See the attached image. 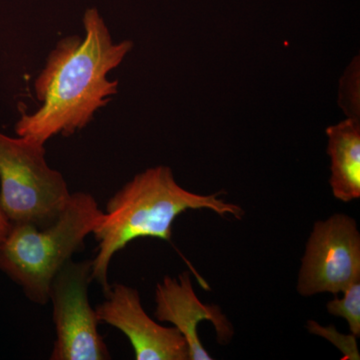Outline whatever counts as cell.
<instances>
[{
  "label": "cell",
  "mask_w": 360,
  "mask_h": 360,
  "mask_svg": "<svg viewBox=\"0 0 360 360\" xmlns=\"http://www.w3.org/2000/svg\"><path fill=\"white\" fill-rule=\"evenodd\" d=\"M340 105L347 113V117L360 120L359 58L352 61L341 78Z\"/></svg>",
  "instance_id": "obj_11"
},
{
  "label": "cell",
  "mask_w": 360,
  "mask_h": 360,
  "mask_svg": "<svg viewBox=\"0 0 360 360\" xmlns=\"http://www.w3.org/2000/svg\"><path fill=\"white\" fill-rule=\"evenodd\" d=\"M219 193L202 195L186 191L174 179L172 168L158 165L135 175L108 200L92 234L97 243L91 260L92 279L108 290V269L113 257L139 238L172 241V225L187 210H208L243 219L240 206L226 202Z\"/></svg>",
  "instance_id": "obj_2"
},
{
  "label": "cell",
  "mask_w": 360,
  "mask_h": 360,
  "mask_svg": "<svg viewBox=\"0 0 360 360\" xmlns=\"http://www.w3.org/2000/svg\"><path fill=\"white\" fill-rule=\"evenodd\" d=\"M82 23L84 37L68 35L49 52L33 84L41 104L21 115L18 136L45 144L56 135L75 134L117 94L118 82L108 79V73L124 60L134 42L115 41L96 8L85 11Z\"/></svg>",
  "instance_id": "obj_1"
},
{
  "label": "cell",
  "mask_w": 360,
  "mask_h": 360,
  "mask_svg": "<svg viewBox=\"0 0 360 360\" xmlns=\"http://www.w3.org/2000/svg\"><path fill=\"white\" fill-rule=\"evenodd\" d=\"M343 297L330 300L326 305L328 311L333 316L345 319L350 333L355 338L360 335V279L354 281L343 291Z\"/></svg>",
  "instance_id": "obj_10"
},
{
  "label": "cell",
  "mask_w": 360,
  "mask_h": 360,
  "mask_svg": "<svg viewBox=\"0 0 360 360\" xmlns=\"http://www.w3.org/2000/svg\"><path fill=\"white\" fill-rule=\"evenodd\" d=\"M155 316L158 321L172 323L186 340L189 360H212L198 336V324L212 322L217 341L227 345L234 335V328L219 307L205 304L194 292L191 274L182 272L176 278L165 276L156 284Z\"/></svg>",
  "instance_id": "obj_8"
},
{
  "label": "cell",
  "mask_w": 360,
  "mask_h": 360,
  "mask_svg": "<svg viewBox=\"0 0 360 360\" xmlns=\"http://www.w3.org/2000/svg\"><path fill=\"white\" fill-rule=\"evenodd\" d=\"M91 260L70 259L49 288L56 338L51 360H108L110 350L98 331L96 309L90 305Z\"/></svg>",
  "instance_id": "obj_5"
},
{
  "label": "cell",
  "mask_w": 360,
  "mask_h": 360,
  "mask_svg": "<svg viewBox=\"0 0 360 360\" xmlns=\"http://www.w3.org/2000/svg\"><path fill=\"white\" fill-rule=\"evenodd\" d=\"M360 279V232L356 220L335 213L315 222L298 274L297 291L309 297L338 296Z\"/></svg>",
  "instance_id": "obj_6"
},
{
  "label": "cell",
  "mask_w": 360,
  "mask_h": 360,
  "mask_svg": "<svg viewBox=\"0 0 360 360\" xmlns=\"http://www.w3.org/2000/svg\"><path fill=\"white\" fill-rule=\"evenodd\" d=\"M96 307L99 322L113 326L129 338L136 360H189L188 345L181 333L161 326L146 314L139 291L115 283Z\"/></svg>",
  "instance_id": "obj_7"
},
{
  "label": "cell",
  "mask_w": 360,
  "mask_h": 360,
  "mask_svg": "<svg viewBox=\"0 0 360 360\" xmlns=\"http://www.w3.org/2000/svg\"><path fill=\"white\" fill-rule=\"evenodd\" d=\"M331 191L347 203L360 198V120L347 117L326 129Z\"/></svg>",
  "instance_id": "obj_9"
},
{
  "label": "cell",
  "mask_w": 360,
  "mask_h": 360,
  "mask_svg": "<svg viewBox=\"0 0 360 360\" xmlns=\"http://www.w3.org/2000/svg\"><path fill=\"white\" fill-rule=\"evenodd\" d=\"M45 155L44 143L0 132V207L11 224L44 229L70 200L68 182Z\"/></svg>",
  "instance_id": "obj_4"
},
{
  "label": "cell",
  "mask_w": 360,
  "mask_h": 360,
  "mask_svg": "<svg viewBox=\"0 0 360 360\" xmlns=\"http://www.w3.org/2000/svg\"><path fill=\"white\" fill-rule=\"evenodd\" d=\"M11 227V221L7 219L6 215L4 214V212H2L1 207H0V245H1L4 239H6Z\"/></svg>",
  "instance_id": "obj_12"
},
{
  "label": "cell",
  "mask_w": 360,
  "mask_h": 360,
  "mask_svg": "<svg viewBox=\"0 0 360 360\" xmlns=\"http://www.w3.org/2000/svg\"><path fill=\"white\" fill-rule=\"evenodd\" d=\"M103 217L90 193H71L60 215L49 226L11 224L0 245V270L37 304L49 302V288L59 270L82 250Z\"/></svg>",
  "instance_id": "obj_3"
}]
</instances>
